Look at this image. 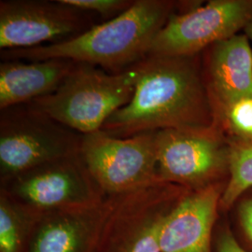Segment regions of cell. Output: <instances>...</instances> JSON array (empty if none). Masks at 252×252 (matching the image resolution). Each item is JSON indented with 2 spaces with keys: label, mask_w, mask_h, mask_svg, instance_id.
<instances>
[{
  "label": "cell",
  "mask_w": 252,
  "mask_h": 252,
  "mask_svg": "<svg viewBox=\"0 0 252 252\" xmlns=\"http://www.w3.org/2000/svg\"><path fill=\"white\" fill-rule=\"evenodd\" d=\"M136 67L132 98L108 118L102 132L126 138L165 129L206 130L216 126L201 54H150Z\"/></svg>",
  "instance_id": "1"
},
{
  "label": "cell",
  "mask_w": 252,
  "mask_h": 252,
  "mask_svg": "<svg viewBox=\"0 0 252 252\" xmlns=\"http://www.w3.org/2000/svg\"><path fill=\"white\" fill-rule=\"evenodd\" d=\"M178 1L134 0L117 17L95 25L81 35L58 43L1 50L4 61L66 59L110 73L126 71L149 54L153 40L172 15Z\"/></svg>",
  "instance_id": "2"
},
{
  "label": "cell",
  "mask_w": 252,
  "mask_h": 252,
  "mask_svg": "<svg viewBox=\"0 0 252 252\" xmlns=\"http://www.w3.org/2000/svg\"><path fill=\"white\" fill-rule=\"evenodd\" d=\"M138 77L136 64L110 73L79 63L57 90L28 105L81 135L99 131L132 98Z\"/></svg>",
  "instance_id": "3"
},
{
  "label": "cell",
  "mask_w": 252,
  "mask_h": 252,
  "mask_svg": "<svg viewBox=\"0 0 252 252\" xmlns=\"http://www.w3.org/2000/svg\"><path fill=\"white\" fill-rule=\"evenodd\" d=\"M0 193L33 218L57 210L95 206L108 197L92 177L81 153L0 181Z\"/></svg>",
  "instance_id": "4"
},
{
  "label": "cell",
  "mask_w": 252,
  "mask_h": 252,
  "mask_svg": "<svg viewBox=\"0 0 252 252\" xmlns=\"http://www.w3.org/2000/svg\"><path fill=\"white\" fill-rule=\"evenodd\" d=\"M191 189L159 182L112 197V206L92 252H161L163 220Z\"/></svg>",
  "instance_id": "5"
},
{
  "label": "cell",
  "mask_w": 252,
  "mask_h": 252,
  "mask_svg": "<svg viewBox=\"0 0 252 252\" xmlns=\"http://www.w3.org/2000/svg\"><path fill=\"white\" fill-rule=\"evenodd\" d=\"M82 137L28 104L1 110L0 181L79 154Z\"/></svg>",
  "instance_id": "6"
},
{
  "label": "cell",
  "mask_w": 252,
  "mask_h": 252,
  "mask_svg": "<svg viewBox=\"0 0 252 252\" xmlns=\"http://www.w3.org/2000/svg\"><path fill=\"white\" fill-rule=\"evenodd\" d=\"M156 152L161 182L195 190L228 181L230 143L217 126L156 131Z\"/></svg>",
  "instance_id": "7"
},
{
  "label": "cell",
  "mask_w": 252,
  "mask_h": 252,
  "mask_svg": "<svg viewBox=\"0 0 252 252\" xmlns=\"http://www.w3.org/2000/svg\"><path fill=\"white\" fill-rule=\"evenodd\" d=\"M81 156L107 195H119L161 182L157 173L156 132L126 138L101 130L83 135Z\"/></svg>",
  "instance_id": "8"
},
{
  "label": "cell",
  "mask_w": 252,
  "mask_h": 252,
  "mask_svg": "<svg viewBox=\"0 0 252 252\" xmlns=\"http://www.w3.org/2000/svg\"><path fill=\"white\" fill-rule=\"evenodd\" d=\"M252 17V0H210L187 12H175L154 38L150 54L198 55L244 31Z\"/></svg>",
  "instance_id": "9"
},
{
  "label": "cell",
  "mask_w": 252,
  "mask_h": 252,
  "mask_svg": "<svg viewBox=\"0 0 252 252\" xmlns=\"http://www.w3.org/2000/svg\"><path fill=\"white\" fill-rule=\"evenodd\" d=\"M89 12L61 0H1V50L58 43L94 27Z\"/></svg>",
  "instance_id": "10"
},
{
  "label": "cell",
  "mask_w": 252,
  "mask_h": 252,
  "mask_svg": "<svg viewBox=\"0 0 252 252\" xmlns=\"http://www.w3.org/2000/svg\"><path fill=\"white\" fill-rule=\"evenodd\" d=\"M227 182L187 191L166 215L161 252H212L213 233Z\"/></svg>",
  "instance_id": "11"
},
{
  "label": "cell",
  "mask_w": 252,
  "mask_h": 252,
  "mask_svg": "<svg viewBox=\"0 0 252 252\" xmlns=\"http://www.w3.org/2000/svg\"><path fill=\"white\" fill-rule=\"evenodd\" d=\"M111 206L112 197L108 195L95 206L34 217L26 252H92Z\"/></svg>",
  "instance_id": "12"
},
{
  "label": "cell",
  "mask_w": 252,
  "mask_h": 252,
  "mask_svg": "<svg viewBox=\"0 0 252 252\" xmlns=\"http://www.w3.org/2000/svg\"><path fill=\"white\" fill-rule=\"evenodd\" d=\"M201 61L215 119L235 101L252 98V48L244 33L208 47Z\"/></svg>",
  "instance_id": "13"
},
{
  "label": "cell",
  "mask_w": 252,
  "mask_h": 252,
  "mask_svg": "<svg viewBox=\"0 0 252 252\" xmlns=\"http://www.w3.org/2000/svg\"><path fill=\"white\" fill-rule=\"evenodd\" d=\"M78 63L66 59L0 64V110L28 104L57 90Z\"/></svg>",
  "instance_id": "14"
},
{
  "label": "cell",
  "mask_w": 252,
  "mask_h": 252,
  "mask_svg": "<svg viewBox=\"0 0 252 252\" xmlns=\"http://www.w3.org/2000/svg\"><path fill=\"white\" fill-rule=\"evenodd\" d=\"M252 188V143H230L229 177L220 198V213L229 212L237 199Z\"/></svg>",
  "instance_id": "15"
},
{
  "label": "cell",
  "mask_w": 252,
  "mask_h": 252,
  "mask_svg": "<svg viewBox=\"0 0 252 252\" xmlns=\"http://www.w3.org/2000/svg\"><path fill=\"white\" fill-rule=\"evenodd\" d=\"M33 217L0 193V252H26Z\"/></svg>",
  "instance_id": "16"
},
{
  "label": "cell",
  "mask_w": 252,
  "mask_h": 252,
  "mask_svg": "<svg viewBox=\"0 0 252 252\" xmlns=\"http://www.w3.org/2000/svg\"><path fill=\"white\" fill-rule=\"evenodd\" d=\"M216 126L229 143H252V98L237 100L217 117Z\"/></svg>",
  "instance_id": "17"
},
{
  "label": "cell",
  "mask_w": 252,
  "mask_h": 252,
  "mask_svg": "<svg viewBox=\"0 0 252 252\" xmlns=\"http://www.w3.org/2000/svg\"><path fill=\"white\" fill-rule=\"evenodd\" d=\"M230 211L234 213L236 239L248 252H252V188L237 199Z\"/></svg>",
  "instance_id": "18"
},
{
  "label": "cell",
  "mask_w": 252,
  "mask_h": 252,
  "mask_svg": "<svg viewBox=\"0 0 252 252\" xmlns=\"http://www.w3.org/2000/svg\"><path fill=\"white\" fill-rule=\"evenodd\" d=\"M63 4L89 13H96L102 18L111 20L129 9L133 0H61Z\"/></svg>",
  "instance_id": "19"
},
{
  "label": "cell",
  "mask_w": 252,
  "mask_h": 252,
  "mask_svg": "<svg viewBox=\"0 0 252 252\" xmlns=\"http://www.w3.org/2000/svg\"><path fill=\"white\" fill-rule=\"evenodd\" d=\"M217 252H250L238 242L234 232L228 227H222L217 234Z\"/></svg>",
  "instance_id": "20"
},
{
  "label": "cell",
  "mask_w": 252,
  "mask_h": 252,
  "mask_svg": "<svg viewBox=\"0 0 252 252\" xmlns=\"http://www.w3.org/2000/svg\"><path fill=\"white\" fill-rule=\"evenodd\" d=\"M244 34L249 37V39L252 41V17L247 27H245L243 31Z\"/></svg>",
  "instance_id": "21"
}]
</instances>
